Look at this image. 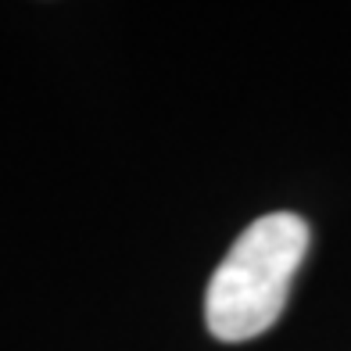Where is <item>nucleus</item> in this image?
Here are the masks:
<instances>
[{"mask_svg":"<svg viewBox=\"0 0 351 351\" xmlns=\"http://www.w3.org/2000/svg\"><path fill=\"white\" fill-rule=\"evenodd\" d=\"M308 251V222L294 212H269L237 237L212 273L204 323L219 341H251L283 315L298 265Z\"/></svg>","mask_w":351,"mask_h":351,"instance_id":"nucleus-1","label":"nucleus"}]
</instances>
